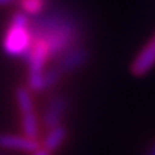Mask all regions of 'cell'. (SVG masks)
Masks as SVG:
<instances>
[{
  "label": "cell",
  "mask_w": 155,
  "mask_h": 155,
  "mask_svg": "<svg viewBox=\"0 0 155 155\" xmlns=\"http://www.w3.org/2000/svg\"><path fill=\"white\" fill-rule=\"evenodd\" d=\"M32 155H52V152L48 150H45V148H39V150H36L35 152H32Z\"/></svg>",
  "instance_id": "7c38bea8"
},
{
  "label": "cell",
  "mask_w": 155,
  "mask_h": 155,
  "mask_svg": "<svg viewBox=\"0 0 155 155\" xmlns=\"http://www.w3.org/2000/svg\"><path fill=\"white\" fill-rule=\"evenodd\" d=\"M19 5L23 13H26L28 16H35L42 13L46 6V0H19Z\"/></svg>",
  "instance_id": "30bf717a"
},
{
  "label": "cell",
  "mask_w": 155,
  "mask_h": 155,
  "mask_svg": "<svg viewBox=\"0 0 155 155\" xmlns=\"http://www.w3.org/2000/svg\"><path fill=\"white\" fill-rule=\"evenodd\" d=\"M68 108V101L63 96H55L53 99L49 102L48 105V111L45 114L43 118V124L45 127L50 129V128H55L58 125H61V121Z\"/></svg>",
  "instance_id": "8992f818"
},
{
  "label": "cell",
  "mask_w": 155,
  "mask_h": 155,
  "mask_svg": "<svg viewBox=\"0 0 155 155\" xmlns=\"http://www.w3.org/2000/svg\"><path fill=\"white\" fill-rule=\"evenodd\" d=\"M0 148L15 151H25V152H35L40 148L38 139L13 135V134H0Z\"/></svg>",
  "instance_id": "5b68a950"
},
{
  "label": "cell",
  "mask_w": 155,
  "mask_h": 155,
  "mask_svg": "<svg viewBox=\"0 0 155 155\" xmlns=\"http://www.w3.org/2000/svg\"><path fill=\"white\" fill-rule=\"evenodd\" d=\"M155 66V36L145 45L138 56L134 59L131 71L135 76H142Z\"/></svg>",
  "instance_id": "3957f363"
},
{
  "label": "cell",
  "mask_w": 155,
  "mask_h": 155,
  "mask_svg": "<svg viewBox=\"0 0 155 155\" xmlns=\"http://www.w3.org/2000/svg\"><path fill=\"white\" fill-rule=\"evenodd\" d=\"M22 127L25 137L36 139V137H38V118H36L35 111L22 114Z\"/></svg>",
  "instance_id": "9c48e42d"
},
{
  "label": "cell",
  "mask_w": 155,
  "mask_h": 155,
  "mask_svg": "<svg viewBox=\"0 0 155 155\" xmlns=\"http://www.w3.org/2000/svg\"><path fill=\"white\" fill-rule=\"evenodd\" d=\"M16 102L22 114L33 111V99H32L29 88L26 86H19L16 89Z\"/></svg>",
  "instance_id": "ba28073f"
},
{
  "label": "cell",
  "mask_w": 155,
  "mask_h": 155,
  "mask_svg": "<svg viewBox=\"0 0 155 155\" xmlns=\"http://www.w3.org/2000/svg\"><path fill=\"white\" fill-rule=\"evenodd\" d=\"M15 0H0V6H9L12 5Z\"/></svg>",
  "instance_id": "4fadbf2b"
},
{
  "label": "cell",
  "mask_w": 155,
  "mask_h": 155,
  "mask_svg": "<svg viewBox=\"0 0 155 155\" xmlns=\"http://www.w3.org/2000/svg\"><path fill=\"white\" fill-rule=\"evenodd\" d=\"M89 59V52L85 48H72L68 52H65L62 56H59V63L56 66L61 69L62 73L76 71L81 66H83Z\"/></svg>",
  "instance_id": "277c9868"
},
{
  "label": "cell",
  "mask_w": 155,
  "mask_h": 155,
  "mask_svg": "<svg viewBox=\"0 0 155 155\" xmlns=\"http://www.w3.org/2000/svg\"><path fill=\"white\" fill-rule=\"evenodd\" d=\"M150 155H155V145L151 148V151H150Z\"/></svg>",
  "instance_id": "5bb4252c"
},
{
  "label": "cell",
  "mask_w": 155,
  "mask_h": 155,
  "mask_svg": "<svg viewBox=\"0 0 155 155\" xmlns=\"http://www.w3.org/2000/svg\"><path fill=\"white\" fill-rule=\"evenodd\" d=\"M61 69L58 66H53L50 68V69H48V71H45L43 72V76H42V79H43V88H50V86H53V85H56L58 83V81L61 79Z\"/></svg>",
  "instance_id": "8fae6325"
},
{
  "label": "cell",
  "mask_w": 155,
  "mask_h": 155,
  "mask_svg": "<svg viewBox=\"0 0 155 155\" xmlns=\"http://www.w3.org/2000/svg\"><path fill=\"white\" fill-rule=\"evenodd\" d=\"M30 30L32 36L42 39L46 43L50 58L62 56L65 52L75 48L79 38L76 25L68 17L56 13L39 17Z\"/></svg>",
  "instance_id": "6da1fadb"
},
{
  "label": "cell",
  "mask_w": 155,
  "mask_h": 155,
  "mask_svg": "<svg viewBox=\"0 0 155 155\" xmlns=\"http://www.w3.org/2000/svg\"><path fill=\"white\" fill-rule=\"evenodd\" d=\"M30 46H32V30H30L29 16L22 10H19L13 15L12 22L7 28L3 40V50L9 56L26 58Z\"/></svg>",
  "instance_id": "7a4b0ae2"
},
{
  "label": "cell",
  "mask_w": 155,
  "mask_h": 155,
  "mask_svg": "<svg viewBox=\"0 0 155 155\" xmlns=\"http://www.w3.org/2000/svg\"><path fill=\"white\" fill-rule=\"evenodd\" d=\"M66 137H68V129L62 124L55 128H50L48 135H46V138L43 141L42 148L50 151V152H55L63 144V141L66 139Z\"/></svg>",
  "instance_id": "52a82bcc"
}]
</instances>
